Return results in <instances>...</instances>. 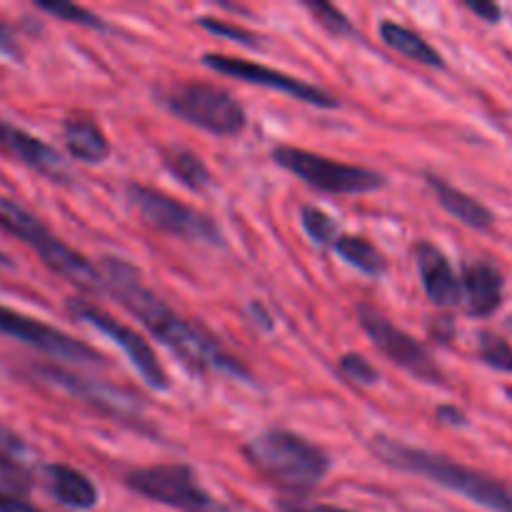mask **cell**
I'll list each match as a JSON object with an SVG mask.
<instances>
[{
  "label": "cell",
  "mask_w": 512,
  "mask_h": 512,
  "mask_svg": "<svg viewBox=\"0 0 512 512\" xmlns=\"http://www.w3.org/2000/svg\"><path fill=\"white\" fill-rule=\"evenodd\" d=\"M273 160L290 175L303 180L310 188L328 195H363L385 188V175L378 170L363 168V165L340 163V160L325 158L320 153L295 148V145H278L273 148Z\"/></svg>",
  "instance_id": "obj_6"
},
{
  "label": "cell",
  "mask_w": 512,
  "mask_h": 512,
  "mask_svg": "<svg viewBox=\"0 0 512 512\" xmlns=\"http://www.w3.org/2000/svg\"><path fill=\"white\" fill-rule=\"evenodd\" d=\"M413 258L430 303L438 308H455L463 303V283L450 265L448 255L438 245L420 240L413 248Z\"/></svg>",
  "instance_id": "obj_15"
},
{
  "label": "cell",
  "mask_w": 512,
  "mask_h": 512,
  "mask_svg": "<svg viewBox=\"0 0 512 512\" xmlns=\"http://www.w3.org/2000/svg\"><path fill=\"white\" fill-rule=\"evenodd\" d=\"M0 512H43V510L30 505L28 500H23L20 495L8 493V490H0Z\"/></svg>",
  "instance_id": "obj_32"
},
{
  "label": "cell",
  "mask_w": 512,
  "mask_h": 512,
  "mask_svg": "<svg viewBox=\"0 0 512 512\" xmlns=\"http://www.w3.org/2000/svg\"><path fill=\"white\" fill-rule=\"evenodd\" d=\"M333 250L345 260V263L353 265V268L360 270V273L370 275V278H378V275H383L385 270H388V260H385V255L380 253L368 238H363V235L343 233L338 240H335Z\"/></svg>",
  "instance_id": "obj_23"
},
{
  "label": "cell",
  "mask_w": 512,
  "mask_h": 512,
  "mask_svg": "<svg viewBox=\"0 0 512 512\" xmlns=\"http://www.w3.org/2000/svg\"><path fill=\"white\" fill-rule=\"evenodd\" d=\"M35 8L43 10V13L55 15L58 20H65V23L83 25V28L90 30H105V23L100 15L90 13L83 5L68 3V0H35Z\"/></svg>",
  "instance_id": "obj_25"
},
{
  "label": "cell",
  "mask_w": 512,
  "mask_h": 512,
  "mask_svg": "<svg viewBox=\"0 0 512 512\" xmlns=\"http://www.w3.org/2000/svg\"><path fill=\"white\" fill-rule=\"evenodd\" d=\"M378 35L390 50H395V53L403 55V58L413 60V63L428 65V68H445L443 55H440L423 35L405 28V25L395 23V20H383V23L378 25Z\"/></svg>",
  "instance_id": "obj_21"
},
{
  "label": "cell",
  "mask_w": 512,
  "mask_h": 512,
  "mask_svg": "<svg viewBox=\"0 0 512 512\" xmlns=\"http://www.w3.org/2000/svg\"><path fill=\"white\" fill-rule=\"evenodd\" d=\"M438 420H440V423H445V425H455V428H458V425L468 423V418H465L463 410L453 408V405H440Z\"/></svg>",
  "instance_id": "obj_34"
},
{
  "label": "cell",
  "mask_w": 512,
  "mask_h": 512,
  "mask_svg": "<svg viewBox=\"0 0 512 512\" xmlns=\"http://www.w3.org/2000/svg\"><path fill=\"white\" fill-rule=\"evenodd\" d=\"M478 355L485 365L500 373H512V345L495 333L478 335Z\"/></svg>",
  "instance_id": "obj_27"
},
{
  "label": "cell",
  "mask_w": 512,
  "mask_h": 512,
  "mask_svg": "<svg viewBox=\"0 0 512 512\" xmlns=\"http://www.w3.org/2000/svg\"><path fill=\"white\" fill-rule=\"evenodd\" d=\"M203 65L205 68L215 70L218 75H228V78L243 80V83L260 85V88L290 95V98L300 100V103L315 105V108H323V110L340 108V100L335 98V95L325 93V90L318 88V85H310L305 83V80L283 73V70L268 68V65L263 63H253V60L233 58V55H223V53H205Z\"/></svg>",
  "instance_id": "obj_11"
},
{
  "label": "cell",
  "mask_w": 512,
  "mask_h": 512,
  "mask_svg": "<svg viewBox=\"0 0 512 512\" xmlns=\"http://www.w3.org/2000/svg\"><path fill=\"white\" fill-rule=\"evenodd\" d=\"M63 140L70 158L80 163H103L110 155V140L90 115H70L63 123Z\"/></svg>",
  "instance_id": "obj_20"
},
{
  "label": "cell",
  "mask_w": 512,
  "mask_h": 512,
  "mask_svg": "<svg viewBox=\"0 0 512 512\" xmlns=\"http://www.w3.org/2000/svg\"><path fill=\"white\" fill-rule=\"evenodd\" d=\"M198 23H200V28H205L208 33L223 35V38L235 40V43L248 45V48H258V45H260V38H255L250 30L240 28V25H230V23H225V20L210 18V15H203V18H198Z\"/></svg>",
  "instance_id": "obj_29"
},
{
  "label": "cell",
  "mask_w": 512,
  "mask_h": 512,
  "mask_svg": "<svg viewBox=\"0 0 512 512\" xmlns=\"http://www.w3.org/2000/svg\"><path fill=\"white\" fill-rule=\"evenodd\" d=\"M253 318H255V323L260 325V328L263 330H273V320H270V315L265 313V308L260 303H253Z\"/></svg>",
  "instance_id": "obj_35"
},
{
  "label": "cell",
  "mask_w": 512,
  "mask_h": 512,
  "mask_svg": "<svg viewBox=\"0 0 512 512\" xmlns=\"http://www.w3.org/2000/svg\"><path fill=\"white\" fill-rule=\"evenodd\" d=\"M68 310L78 320H83V323L93 325L95 330H100L103 335H108V338L113 340V343L118 345L125 355H128V360L133 363V368L138 370V375L150 385V388L153 390H168L170 388L168 373H165L163 365H160L155 350L150 348L148 340H145L138 330H133L130 325H125L123 320L113 318V315L105 313L103 308L93 305L90 300H80V298L68 300Z\"/></svg>",
  "instance_id": "obj_10"
},
{
  "label": "cell",
  "mask_w": 512,
  "mask_h": 512,
  "mask_svg": "<svg viewBox=\"0 0 512 512\" xmlns=\"http://www.w3.org/2000/svg\"><path fill=\"white\" fill-rule=\"evenodd\" d=\"M463 5L470 13L483 18L485 23H500V18H503V8L498 3H490V0H465Z\"/></svg>",
  "instance_id": "obj_30"
},
{
  "label": "cell",
  "mask_w": 512,
  "mask_h": 512,
  "mask_svg": "<svg viewBox=\"0 0 512 512\" xmlns=\"http://www.w3.org/2000/svg\"><path fill=\"white\" fill-rule=\"evenodd\" d=\"M425 183H428L430 193L435 195L440 208H443L445 213L453 215L455 220H460L463 225H468V228L473 230H490L495 225V215L488 205H483L480 200H475L473 195L463 193L460 188L450 185L445 178L428 173L425 175Z\"/></svg>",
  "instance_id": "obj_18"
},
{
  "label": "cell",
  "mask_w": 512,
  "mask_h": 512,
  "mask_svg": "<svg viewBox=\"0 0 512 512\" xmlns=\"http://www.w3.org/2000/svg\"><path fill=\"white\" fill-rule=\"evenodd\" d=\"M340 373L345 375L348 380H353V383L358 385H375L380 380V373L378 368H373V365L368 363V360L363 358V355H355V353H345L343 358H340Z\"/></svg>",
  "instance_id": "obj_28"
},
{
  "label": "cell",
  "mask_w": 512,
  "mask_h": 512,
  "mask_svg": "<svg viewBox=\"0 0 512 512\" xmlns=\"http://www.w3.org/2000/svg\"><path fill=\"white\" fill-rule=\"evenodd\" d=\"M125 485L133 493L178 512H230L200 485L193 468L183 463L133 468L125 475Z\"/></svg>",
  "instance_id": "obj_7"
},
{
  "label": "cell",
  "mask_w": 512,
  "mask_h": 512,
  "mask_svg": "<svg viewBox=\"0 0 512 512\" xmlns=\"http://www.w3.org/2000/svg\"><path fill=\"white\" fill-rule=\"evenodd\" d=\"M245 458L263 478L288 493H310L333 468V460L320 445L285 428L255 435L245 445Z\"/></svg>",
  "instance_id": "obj_3"
},
{
  "label": "cell",
  "mask_w": 512,
  "mask_h": 512,
  "mask_svg": "<svg viewBox=\"0 0 512 512\" xmlns=\"http://www.w3.org/2000/svg\"><path fill=\"white\" fill-rule=\"evenodd\" d=\"M158 100L180 120L220 138H235L248 123L243 105L215 83H203V80L170 83L158 88Z\"/></svg>",
  "instance_id": "obj_5"
},
{
  "label": "cell",
  "mask_w": 512,
  "mask_h": 512,
  "mask_svg": "<svg viewBox=\"0 0 512 512\" xmlns=\"http://www.w3.org/2000/svg\"><path fill=\"white\" fill-rule=\"evenodd\" d=\"M280 512H353L345 508H335V505L325 503H305V500H280Z\"/></svg>",
  "instance_id": "obj_31"
},
{
  "label": "cell",
  "mask_w": 512,
  "mask_h": 512,
  "mask_svg": "<svg viewBox=\"0 0 512 512\" xmlns=\"http://www.w3.org/2000/svg\"><path fill=\"white\" fill-rule=\"evenodd\" d=\"M303 5H305V10L313 15L315 23H318L323 30H328L330 35H335V38H345V35H350V38H353L355 35V28H353V23L348 20V15H345L343 10L335 8V5L320 3V0H305Z\"/></svg>",
  "instance_id": "obj_26"
},
{
  "label": "cell",
  "mask_w": 512,
  "mask_h": 512,
  "mask_svg": "<svg viewBox=\"0 0 512 512\" xmlns=\"http://www.w3.org/2000/svg\"><path fill=\"white\" fill-rule=\"evenodd\" d=\"M0 148L23 165H28L30 170L43 175V178L53 180V183L68 185L73 180L68 163L53 145L43 143L40 138L30 135L28 130L18 128V125L8 123L3 118H0Z\"/></svg>",
  "instance_id": "obj_14"
},
{
  "label": "cell",
  "mask_w": 512,
  "mask_h": 512,
  "mask_svg": "<svg viewBox=\"0 0 512 512\" xmlns=\"http://www.w3.org/2000/svg\"><path fill=\"white\" fill-rule=\"evenodd\" d=\"M370 448L380 463L390 465L400 473L428 478L430 483L453 490V493L463 495V498L473 500L488 510L512 512V488L493 475L455 463V460L433 453V450L405 445L400 440L388 438V435H375L370 440Z\"/></svg>",
  "instance_id": "obj_2"
},
{
  "label": "cell",
  "mask_w": 512,
  "mask_h": 512,
  "mask_svg": "<svg viewBox=\"0 0 512 512\" xmlns=\"http://www.w3.org/2000/svg\"><path fill=\"white\" fill-rule=\"evenodd\" d=\"M128 200L130 205L143 215L145 223L153 225L160 233L190 240V243L223 245V233H220V228L215 225V220L210 218V215L180 203V200L163 193V190L130 183Z\"/></svg>",
  "instance_id": "obj_8"
},
{
  "label": "cell",
  "mask_w": 512,
  "mask_h": 512,
  "mask_svg": "<svg viewBox=\"0 0 512 512\" xmlns=\"http://www.w3.org/2000/svg\"><path fill=\"white\" fill-rule=\"evenodd\" d=\"M38 375L45 383L63 390V393L75 395L83 403L93 405L100 413L110 415V418L120 420V423L133 425V428H143V405L138 403L140 398L130 395L128 390L115 388V385L108 383H98V380H88L83 375L58 368V365H38Z\"/></svg>",
  "instance_id": "obj_12"
},
{
  "label": "cell",
  "mask_w": 512,
  "mask_h": 512,
  "mask_svg": "<svg viewBox=\"0 0 512 512\" xmlns=\"http://www.w3.org/2000/svg\"><path fill=\"white\" fill-rule=\"evenodd\" d=\"M0 228L5 233L15 235L20 243L28 245L43 260L45 268L53 270L63 280H68L78 290L90 295L108 293L105 275L83 253L65 245L38 215H33L28 208L15 203L8 195H0Z\"/></svg>",
  "instance_id": "obj_4"
},
{
  "label": "cell",
  "mask_w": 512,
  "mask_h": 512,
  "mask_svg": "<svg viewBox=\"0 0 512 512\" xmlns=\"http://www.w3.org/2000/svg\"><path fill=\"white\" fill-rule=\"evenodd\" d=\"M163 155V165L175 180L185 185L190 190H205L213 183V175H210L208 165L203 163L200 155H195L193 150L180 148V145H168V148L160 150Z\"/></svg>",
  "instance_id": "obj_22"
},
{
  "label": "cell",
  "mask_w": 512,
  "mask_h": 512,
  "mask_svg": "<svg viewBox=\"0 0 512 512\" xmlns=\"http://www.w3.org/2000/svg\"><path fill=\"white\" fill-rule=\"evenodd\" d=\"M0 480L8 485V493L20 495L30 493L35 480L33 450L13 428L0 423Z\"/></svg>",
  "instance_id": "obj_17"
},
{
  "label": "cell",
  "mask_w": 512,
  "mask_h": 512,
  "mask_svg": "<svg viewBox=\"0 0 512 512\" xmlns=\"http://www.w3.org/2000/svg\"><path fill=\"white\" fill-rule=\"evenodd\" d=\"M0 333L20 340L30 348L40 350V353L68 360V363H105L103 355L90 348V345H85L83 340H75L73 335L63 333L53 325H45L40 320L30 318V315L18 313V310L3 308V305H0Z\"/></svg>",
  "instance_id": "obj_13"
},
{
  "label": "cell",
  "mask_w": 512,
  "mask_h": 512,
  "mask_svg": "<svg viewBox=\"0 0 512 512\" xmlns=\"http://www.w3.org/2000/svg\"><path fill=\"white\" fill-rule=\"evenodd\" d=\"M45 483H48L50 495L58 500L60 505L70 510H93L98 505V488L88 475L80 470L70 468V465L53 463L45 465Z\"/></svg>",
  "instance_id": "obj_19"
},
{
  "label": "cell",
  "mask_w": 512,
  "mask_h": 512,
  "mask_svg": "<svg viewBox=\"0 0 512 512\" xmlns=\"http://www.w3.org/2000/svg\"><path fill=\"white\" fill-rule=\"evenodd\" d=\"M103 275L108 293L193 373H220L235 380H250V370L233 358L203 325L185 320L158 293H153L133 263L108 255L103 258Z\"/></svg>",
  "instance_id": "obj_1"
},
{
  "label": "cell",
  "mask_w": 512,
  "mask_h": 512,
  "mask_svg": "<svg viewBox=\"0 0 512 512\" xmlns=\"http://www.w3.org/2000/svg\"><path fill=\"white\" fill-rule=\"evenodd\" d=\"M355 315L360 320V328L368 333V338L373 340L375 348L395 363L398 368H403L405 373L413 375L415 380L428 385H445V373L438 368V363L433 360V355L428 353L423 343L413 338L410 333H405L403 328L390 323L380 310H375L373 305L360 303L355 308Z\"/></svg>",
  "instance_id": "obj_9"
},
{
  "label": "cell",
  "mask_w": 512,
  "mask_h": 512,
  "mask_svg": "<svg viewBox=\"0 0 512 512\" xmlns=\"http://www.w3.org/2000/svg\"><path fill=\"white\" fill-rule=\"evenodd\" d=\"M0 55H5V58H20L18 40L13 38V33L3 23H0Z\"/></svg>",
  "instance_id": "obj_33"
},
{
  "label": "cell",
  "mask_w": 512,
  "mask_h": 512,
  "mask_svg": "<svg viewBox=\"0 0 512 512\" xmlns=\"http://www.w3.org/2000/svg\"><path fill=\"white\" fill-rule=\"evenodd\" d=\"M300 223H303L305 233L313 238V243L323 245V248H333L335 240L343 235L338 220L325 213V210L315 208V205H303L300 208Z\"/></svg>",
  "instance_id": "obj_24"
},
{
  "label": "cell",
  "mask_w": 512,
  "mask_h": 512,
  "mask_svg": "<svg viewBox=\"0 0 512 512\" xmlns=\"http://www.w3.org/2000/svg\"><path fill=\"white\" fill-rule=\"evenodd\" d=\"M463 300L473 318H490L503 305L505 278L490 260H475L463 270Z\"/></svg>",
  "instance_id": "obj_16"
}]
</instances>
